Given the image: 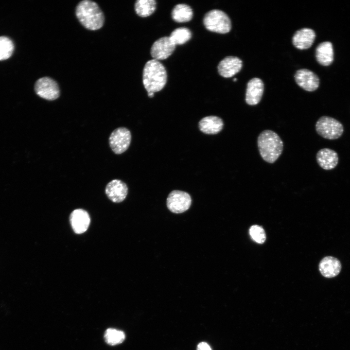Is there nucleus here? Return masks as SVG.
<instances>
[{
    "mask_svg": "<svg viewBox=\"0 0 350 350\" xmlns=\"http://www.w3.org/2000/svg\"><path fill=\"white\" fill-rule=\"evenodd\" d=\"M319 270L324 277L333 278L339 274L341 270V264L337 258L327 256L323 258L319 262Z\"/></svg>",
    "mask_w": 350,
    "mask_h": 350,
    "instance_id": "dca6fc26",
    "label": "nucleus"
},
{
    "mask_svg": "<svg viewBox=\"0 0 350 350\" xmlns=\"http://www.w3.org/2000/svg\"><path fill=\"white\" fill-rule=\"evenodd\" d=\"M90 221L88 213L83 209H76L70 215L71 227L77 234L85 232L89 227Z\"/></svg>",
    "mask_w": 350,
    "mask_h": 350,
    "instance_id": "4468645a",
    "label": "nucleus"
},
{
    "mask_svg": "<svg viewBox=\"0 0 350 350\" xmlns=\"http://www.w3.org/2000/svg\"><path fill=\"white\" fill-rule=\"evenodd\" d=\"M104 338L107 344L115 346L122 343L125 340V335L122 331L108 328L105 332Z\"/></svg>",
    "mask_w": 350,
    "mask_h": 350,
    "instance_id": "4be33fe9",
    "label": "nucleus"
},
{
    "mask_svg": "<svg viewBox=\"0 0 350 350\" xmlns=\"http://www.w3.org/2000/svg\"><path fill=\"white\" fill-rule=\"evenodd\" d=\"M156 9L155 0H138L135 3V10L138 15L146 17L152 15Z\"/></svg>",
    "mask_w": 350,
    "mask_h": 350,
    "instance_id": "412c9836",
    "label": "nucleus"
},
{
    "mask_svg": "<svg viewBox=\"0 0 350 350\" xmlns=\"http://www.w3.org/2000/svg\"><path fill=\"white\" fill-rule=\"evenodd\" d=\"M333 50L331 42L325 41L320 43L315 49V57L321 65L327 66L333 60Z\"/></svg>",
    "mask_w": 350,
    "mask_h": 350,
    "instance_id": "6ab92c4d",
    "label": "nucleus"
},
{
    "mask_svg": "<svg viewBox=\"0 0 350 350\" xmlns=\"http://www.w3.org/2000/svg\"><path fill=\"white\" fill-rule=\"evenodd\" d=\"M242 61L238 57L229 56L225 57L218 65L219 74L225 77L229 78L240 71L242 68Z\"/></svg>",
    "mask_w": 350,
    "mask_h": 350,
    "instance_id": "9b49d317",
    "label": "nucleus"
},
{
    "mask_svg": "<svg viewBox=\"0 0 350 350\" xmlns=\"http://www.w3.org/2000/svg\"><path fill=\"white\" fill-rule=\"evenodd\" d=\"M131 140L130 131L125 127H119L110 134L109 138V145L114 153L120 154L128 148Z\"/></svg>",
    "mask_w": 350,
    "mask_h": 350,
    "instance_id": "6e6552de",
    "label": "nucleus"
},
{
    "mask_svg": "<svg viewBox=\"0 0 350 350\" xmlns=\"http://www.w3.org/2000/svg\"><path fill=\"white\" fill-rule=\"evenodd\" d=\"M237 79L236 78H234V79H233V81H234V82H235L236 81H237Z\"/></svg>",
    "mask_w": 350,
    "mask_h": 350,
    "instance_id": "cd10ccee",
    "label": "nucleus"
},
{
    "mask_svg": "<svg viewBox=\"0 0 350 350\" xmlns=\"http://www.w3.org/2000/svg\"><path fill=\"white\" fill-rule=\"evenodd\" d=\"M192 203L190 194L183 191L174 190L167 198V206L172 212L181 213L188 210Z\"/></svg>",
    "mask_w": 350,
    "mask_h": 350,
    "instance_id": "0eeeda50",
    "label": "nucleus"
},
{
    "mask_svg": "<svg viewBox=\"0 0 350 350\" xmlns=\"http://www.w3.org/2000/svg\"><path fill=\"white\" fill-rule=\"evenodd\" d=\"M35 90L39 97L49 101L57 99L60 95V89L57 82L49 77L38 79L35 85Z\"/></svg>",
    "mask_w": 350,
    "mask_h": 350,
    "instance_id": "423d86ee",
    "label": "nucleus"
},
{
    "mask_svg": "<svg viewBox=\"0 0 350 350\" xmlns=\"http://www.w3.org/2000/svg\"><path fill=\"white\" fill-rule=\"evenodd\" d=\"M203 23L209 31L219 34L228 33L231 28V21L228 16L217 9L207 13L203 18Z\"/></svg>",
    "mask_w": 350,
    "mask_h": 350,
    "instance_id": "20e7f679",
    "label": "nucleus"
},
{
    "mask_svg": "<svg viewBox=\"0 0 350 350\" xmlns=\"http://www.w3.org/2000/svg\"><path fill=\"white\" fill-rule=\"evenodd\" d=\"M14 50L13 41L8 37L0 36V61L8 59Z\"/></svg>",
    "mask_w": 350,
    "mask_h": 350,
    "instance_id": "b1692460",
    "label": "nucleus"
},
{
    "mask_svg": "<svg viewBox=\"0 0 350 350\" xmlns=\"http://www.w3.org/2000/svg\"><path fill=\"white\" fill-rule=\"evenodd\" d=\"M167 79L166 70L158 60L148 61L143 68L142 82L147 92L160 91L166 85Z\"/></svg>",
    "mask_w": 350,
    "mask_h": 350,
    "instance_id": "7ed1b4c3",
    "label": "nucleus"
},
{
    "mask_svg": "<svg viewBox=\"0 0 350 350\" xmlns=\"http://www.w3.org/2000/svg\"><path fill=\"white\" fill-rule=\"evenodd\" d=\"M175 46L170 36L159 38L154 42L151 47V56L158 61L165 59L173 53Z\"/></svg>",
    "mask_w": 350,
    "mask_h": 350,
    "instance_id": "1a4fd4ad",
    "label": "nucleus"
},
{
    "mask_svg": "<svg viewBox=\"0 0 350 350\" xmlns=\"http://www.w3.org/2000/svg\"><path fill=\"white\" fill-rule=\"evenodd\" d=\"M192 37L191 31L186 27H180L174 30L170 37L176 45H182L188 41Z\"/></svg>",
    "mask_w": 350,
    "mask_h": 350,
    "instance_id": "5701e85b",
    "label": "nucleus"
},
{
    "mask_svg": "<svg viewBox=\"0 0 350 350\" xmlns=\"http://www.w3.org/2000/svg\"><path fill=\"white\" fill-rule=\"evenodd\" d=\"M147 93H148V96L150 98L153 97L154 95V92H147Z\"/></svg>",
    "mask_w": 350,
    "mask_h": 350,
    "instance_id": "bb28decb",
    "label": "nucleus"
},
{
    "mask_svg": "<svg viewBox=\"0 0 350 350\" xmlns=\"http://www.w3.org/2000/svg\"><path fill=\"white\" fill-rule=\"evenodd\" d=\"M257 145L261 157L269 163H274L279 158L283 148L279 136L270 130H264L259 134Z\"/></svg>",
    "mask_w": 350,
    "mask_h": 350,
    "instance_id": "f03ea898",
    "label": "nucleus"
},
{
    "mask_svg": "<svg viewBox=\"0 0 350 350\" xmlns=\"http://www.w3.org/2000/svg\"><path fill=\"white\" fill-rule=\"evenodd\" d=\"M249 234L252 239L258 244H262L266 240V235L263 228L258 225H253L250 227Z\"/></svg>",
    "mask_w": 350,
    "mask_h": 350,
    "instance_id": "393cba45",
    "label": "nucleus"
},
{
    "mask_svg": "<svg viewBox=\"0 0 350 350\" xmlns=\"http://www.w3.org/2000/svg\"><path fill=\"white\" fill-rule=\"evenodd\" d=\"M297 84L308 91L315 90L319 87V79L317 75L308 69H300L295 75Z\"/></svg>",
    "mask_w": 350,
    "mask_h": 350,
    "instance_id": "9d476101",
    "label": "nucleus"
},
{
    "mask_svg": "<svg viewBox=\"0 0 350 350\" xmlns=\"http://www.w3.org/2000/svg\"><path fill=\"white\" fill-rule=\"evenodd\" d=\"M199 128L203 133L214 135L220 132L223 129L224 122L219 117L209 116L202 118L199 122Z\"/></svg>",
    "mask_w": 350,
    "mask_h": 350,
    "instance_id": "a211bd4d",
    "label": "nucleus"
},
{
    "mask_svg": "<svg viewBox=\"0 0 350 350\" xmlns=\"http://www.w3.org/2000/svg\"><path fill=\"white\" fill-rule=\"evenodd\" d=\"M318 165L323 169L329 170L334 168L337 165V153L329 148H323L318 151L316 156Z\"/></svg>",
    "mask_w": 350,
    "mask_h": 350,
    "instance_id": "f3484780",
    "label": "nucleus"
},
{
    "mask_svg": "<svg viewBox=\"0 0 350 350\" xmlns=\"http://www.w3.org/2000/svg\"><path fill=\"white\" fill-rule=\"evenodd\" d=\"M315 130L318 134L328 140L340 138L344 131L342 124L334 118L322 116L316 122Z\"/></svg>",
    "mask_w": 350,
    "mask_h": 350,
    "instance_id": "39448f33",
    "label": "nucleus"
},
{
    "mask_svg": "<svg viewBox=\"0 0 350 350\" xmlns=\"http://www.w3.org/2000/svg\"><path fill=\"white\" fill-rule=\"evenodd\" d=\"M75 14L81 24L88 30H99L104 24V15L98 5L93 1H80L76 7Z\"/></svg>",
    "mask_w": 350,
    "mask_h": 350,
    "instance_id": "f257e3e1",
    "label": "nucleus"
},
{
    "mask_svg": "<svg viewBox=\"0 0 350 350\" xmlns=\"http://www.w3.org/2000/svg\"><path fill=\"white\" fill-rule=\"evenodd\" d=\"M264 90L263 83L259 78H253L247 84L245 94V102L250 105L258 104L261 101Z\"/></svg>",
    "mask_w": 350,
    "mask_h": 350,
    "instance_id": "ddd939ff",
    "label": "nucleus"
},
{
    "mask_svg": "<svg viewBox=\"0 0 350 350\" xmlns=\"http://www.w3.org/2000/svg\"><path fill=\"white\" fill-rule=\"evenodd\" d=\"M171 15L175 21L178 23L187 22L192 19L193 11L187 4H178L174 7Z\"/></svg>",
    "mask_w": 350,
    "mask_h": 350,
    "instance_id": "aec40b11",
    "label": "nucleus"
},
{
    "mask_svg": "<svg viewBox=\"0 0 350 350\" xmlns=\"http://www.w3.org/2000/svg\"><path fill=\"white\" fill-rule=\"evenodd\" d=\"M315 38V34L313 30L304 28L295 33L292 38V42L297 48L305 50L312 45Z\"/></svg>",
    "mask_w": 350,
    "mask_h": 350,
    "instance_id": "2eb2a0df",
    "label": "nucleus"
},
{
    "mask_svg": "<svg viewBox=\"0 0 350 350\" xmlns=\"http://www.w3.org/2000/svg\"><path fill=\"white\" fill-rule=\"evenodd\" d=\"M196 350H212V349L207 342H201L197 344Z\"/></svg>",
    "mask_w": 350,
    "mask_h": 350,
    "instance_id": "a878e982",
    "label": "nucleus"
},
{
    "mask_svg": "<svg viewBox=\"0 0 350 350\" xmlns=\"http://www.w3.org/2000/svg\"><path fill=\"white\" fill-rule=\"evenodd\" d=\"M105 193L108 198L114 203L123 201L128 193L126 184L121 180L114 179L106 186Z\"/></svg>",
    "mask_w": 350,
    "mask_h": 350,
    "instance_id": "f8f14e48",
    "label": "nucleus"
}]
</instances>
